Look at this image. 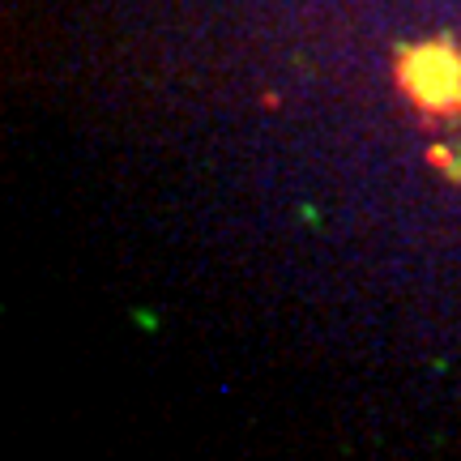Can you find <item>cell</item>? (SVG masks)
<instances>
[{
  "mask_svg": "<svg viewBox=\"0 0 461 461\" xmlns=\"http://www.w3.org/2000/svg\"><path fill=\"white\" fill-rule=\"evenodd\" d=\"M397 82L419 107L428 112H461V56L448 43H431V48L406 51Z\"/></svg>",
  "mask_w": 461,
  "mask_h": 461,
  "instance_id": "6da1fadb",
  "label": "cell"
}]
</instances>
